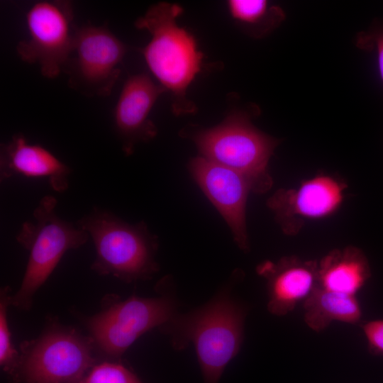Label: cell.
I'll return each instance as SVG.
<instances>
[{"instance_id":"obj_18","label":"cell","mask_w":383,"mask_h":383,"mask_svg":"<svg viewBox=\"0 0 383 383\" xmlns=\"http://www.w3.org/2000/svg\"><path fill=\"white\" fill-rule=\"evenodd\" d=\"M11 292L9 286L0 290V365L12 381L18 364L19 352L13 347L8 321V309L11 306Z\"/></svg>"},{"instance_id":"obj_15","label":"cell","mask_w":383,"mask_h":383,"mask_svg":"<svg viewBox=\"0 0 383 383\" xmlns=\"http://www.w3.org/2000/svg\"><path fill=\"white\" fill-rule=\"evenodd\" d=\"M370 277L366 257L353 247L333 250L318 265V287L333 292L355 296Z\"/></svg>"},{"instance_id":"obj_20","label":"cell","mask_w":383,"mask_h":383,"mask_svg":"<svg viewBox=\"0 0 383 383\" xmlns=\"http://www.w3.org/2000/svg\"><path fill=\"white\" fill-rule=\"evenodd\" d=\"M360 326L367 339L369 352L383 355V319L361 322Z\"/></svg>"},{"instance_id":"obj_14","label":"cell","mask_w":383,"mask_h":383,"mask_svg":"<svg viewBox=\"0 0 383 383\" xmlns=\"http://www.w3.org/2000/svg\"><path fill=\"white\" fill-rule=\"evenodd\" d=\"M341 199L340 184L328 177H318L305 182L294 194H275L269 204L279 216L294 210L297 214L316 218L333 212Z\"/></svg>"},{"instance_id":"obj_8","label":"cell","mask_w":383,"mask_h":383,"mask_svg":"<svg viewBox=\"0 0 383 383\" xmlns=\"http://www.w3.org/2000/svg\"><path fill=\"white\" fill-rule=\"evenodd\" d=\"M72 18L70 1H43L33 4L26 13L29 38L16 46L20 58L37 63L45 77H57L74 51Z\"/></svg>"},{"instance_id":"obj_22","label":"cell","mask_w":383,"mask_h":383,"mask_svg":"<svg viewBox=\"0 0 383 383\" xmlns=\"http://www.w3.org/2000/svg\"><path fill=\"white\" fill-rule=\"evenodd\" d=\"M83 377L74 379V380H72V381H71V382H70L68 383H82Z\"/></svg>"},{"instance_id":"obj_9","label":"cell","mask_w":383,"mask_h":383,"mask_svg":"<svg viewBox=\"0 0 383 383\" xmlns=\"http://www.w3.org/2000/svg\"><path fill=\"white\" fill-rule=\"evenodd\" d=\"M126 52L123 42L104 26L77 29L75 56L66 65L70 87L87 96H109L119 77L118 65Z\"/></svg>"},{"instance_id":"obj_11","label":"cell","mask_w":383,"mask_h":383,"mask_svg":"<svg viewBox=\"0 0 383 383\" xmlns=\"http://www.w3.org/2000/svg\"><path fill=\"white\" fill-rule=\"evenodd\" d=\"M165 91L145 73L126 80L114 110L115 127L126 155H131L138 143L156 136L157 127L149 116L157 99Z\"/></svg>"},{"instance_id":"obj_7","label":"cell","mask_w":383,"mask_h":383,"mask_svg":"<svg viewBox=\"0 0 383 383\" xmlns=\"http://www.w3.org/2000/svg\"><path fill=\"white\" fill-rule=\"evenodd\" d=\"M100 311L83 318L94 350L108 360L116 361L142 335L161 328L177 313V304L168 294L126 299L107 296Z\"/></svg>"},{"instance_id":"obj_4","label":"cell","mask_w":383,"mask_h":383,"mask_svg":"<svg viewBox=\"0 0 383 383\" xmlns=\"http://www.w3.org/2000/svg\"><path fill=\"white\" fill-rule=\"evenodd\" d=\"M57 204L52 195L42 197L33 212L34 221L23 222L16 235L17 242L29 252L21 284L11 298V306L18 310L31 309L35 294L65 252L79 248L89 238L87 232L57 214Z\"/></svg>"},{"instance_id":"obj_19","label":"cell","mask_w":383,"mask_h":383,"mask_svg":"<svg viewBox=\"0 0 383 383\" xmlns=\"http://www.w3.org/2000/svg\"><path fill=\"white\" fill-rule=\"evenodd\" d=\"M82 383H144L134 372L116 361L95 364Z\"/></svg>"},{"instance_id":"obj_21","label":"cell","mask_w":383,"mask_h":383,"mask_svg":"<svg viewBox=\"0 0 383 383\" xmlns=\"http://www.w3.org/2000/svg\"><path fill=\"white\" fill-rule=\"evenodd\" d=\"M357 45L362 49L375 50L379 74L383 80V29L360 33L357 38Z\"/></svg>"},{"instance_id":"obj_6","label":"cell","mask_w":383,"mask_h":383,"mask_svg":"<svg viewBox=\"0 0 383 383\" xmlns=\"http://www.w3.org/2000/svg\"><path fill=\"white\" fill-rule=\"evenodd\" d=\"M89 336L54 320L35 339L20 345L12 383H68L83 377L95 365Z\"/></svg>"},{"instance_id":"obj_12","label":"cell","mask_w":383,"mask_h":383,"mask_svg":"<svg viewBox=\"0 0 383 383\" xmlns=\"http://www.w3.org/2000/svg\"><path fill=\"white\" fill-rule=\"evenodd\" d=\"M257 272L267 279V310L277 316L292 311L318 286V264L314 261L284 257L277 263L264 262Z\"/></svg>"},{"instance_id":"obj_1","label":"cell","mask_w":383,"mask_h":383,"mask_svg":"<svg viewBox=\"0 0 383 383\" xmlns=\"http://www.w3.org/2000/svg\"><path fill=\"white\" fill-rule=\"evenodd\" d=\"M182 11L178 4L160 2L135 22L137 28L150 34V40L140 52L159 84L170 92L172 109L177 116L196 110L187 90L201 71L204 57L194 36L177 23Z\"/></svg>"},{"instance_id":"obj_17","label":"cell","mask_w":383,"mask_h":383,"mask_svg":"<svg viewBox=\"0 0 383 383\" xmlns=\"http://www.w3.org/2000/svg\"><path fill=\"white\" fill-rule=\"evenodd\" d=\"M227 6L235 24L253 38L267 35L285 18L281 7L265 0H230Z\"/></svg>"},{"instance_id":"obj_16","label":"cell","mask_w":383,"mask_h":383,"mask_svg":"<svg viewBox=\"0 0 383 383\" xmlns=\"http://www.w3.org/2000/svg\"><path fill=\"white\" fill-rule=\"evenodd\" d=\"M304 318L313 331L321 332L333 321L360 324L362 309L355 296L319 287L304 301Z\"/></svg>"},{"instance_id":"obj_2","label":"cell","mask_w":383,"mask_h":383,"mask_svg":"<svg viewBox=\"0 0 383 383\" xmlns=\"http://www.w3.org/2000/svg\"><path fill=\"white\" fill-rule=\"evenodd\" d=\"M245 311L223 289L205 305L185 314H176L160 328L173 347L192 343L204 383H218L229 362L240 350Z\"/></svg>"},{"instance_id":"obj_13","label":"cell","mask_w":383,"mask_h":383,"mask_svg":"<svg viewBox=\"0 0 383 383\" xmlns=\"http://www.w3.org/2000/svg\"><path fill=\"white\" fill-rule=\"evenodd\" d=\"M70 167L51 152L38 144H29L21 133L0 146V180L13 177L48 179L50 187L64 192L69 187Z\"/></svg>"},{"instance_id":"obj_5","label":"cell","mask_w":383,"mask_h":383,"mask_svg":"<svg viewBox=\"0 0 383 383\" xmlns=\"http://www.w3.org/2000/svg\"><path fill=\"white\" fill-rule=\"evenodd\" d=\"M187 134L201 156L240 174L252 191L262 193L271 187L267 165L278 140L255 127L246 111H233L214 127Z\"/></svg>"},{"instance_id":"obj_10","label":"cell","mask_w":383,"mask_h":383,"mask_svg":"<svg viewBox=\"0 0 383 383\" xmlns=\"http://www.w3.org/2000/svg\"><path fill=\"white\" fill-rule=\"evenodd\" d=\"M189 170L226 221L238 246L248 250L245 207L248 193L252 191L250 183L237 172L201 155L191 160Z\"/></svg>"},{"instance_id":"obj_3","label":"cell","mask_w":383,"mask_h":383,"mask_svg":"<svg viewBox=\"0 0 383 383\" xmlns=\"http://www.w3.org/2000/svg\"><path fill=\"white\" fill-rule=\"evenodd\" d=\"M87 232L95 248L91 269L126 283L148 280L159 271L157 237L144 221L129 223L111 211L94 207L77 221Z\"/></svg>"}]
</instances>
